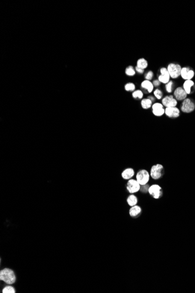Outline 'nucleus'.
Returning <instances> with one entry per match:
<instances>
[{
	"label": "nucleus",
	"instance_id": "30",
	"mask_svg": "<svg viewBox=\"0 0 195 293\" xmlns=\"http://www.w3.org/2000/svg\"><path fill=\"white\" fill-rule=\"evenodd\" d=\"M148 99H150L152 102H153V101H154V100H155L154 98L153 97H151V96H150V97H148Z\"/></svg>",
	"mask_w": 195,
	"mask_h": 293
},
{
	"label": "nucleus",
	"instance_id": "21",
	"mask_svg": "<svg viewBox=\"0 0 195 293\" xmlns=\"http://www.w3.org/2000/svg\"><path fill=\"white\" fill-rule=\"evenodd\" d=\"M2 293H15V289L11 286H7L5 287H4L2 291Z\"/></svg>",
	"mask_w": 195,
	"mask_h": 293
},
{
	"label": "nucleus",
	"instance_id": "29",
	"mask_svg": "<svg viewBox=\"0 0 195 293\" xmlns=\"http://www.w3.org/2000/svg\"><path fill=\"white\" fill-rule=\"evenodd\" d=\"M153 85L154 86H158V85H159V80L158 81V80H155L153 82Z\"/></svg>",
	"mask_w": 195,
	"mask_h": 293
},
{
	"label": "nucleus",
	"instance_id": "19",
	"mask_svg": "<svg viewBox=\"0 0 195 293\" xmlns=\"http://www.w3.org/2000/svg\"><path fill=\"white\" fill-rule=\"evenodd\" d=\"M141 107H143V108H144V109H148L152 105V101L150 99H148V98L143 99L141 101Z\"/></svg>",
	"mask_w": 195,
	"mask_h": 293
},
{
	"label": "nucleus",
	"instance_id": "8",
	"mask_svg": "<svg viewBox=\"0 0 195 293\" xmlns=\"http://www.w3.org/2000/svg\"><path fill=\"white\" fill-rule=\"evenodd\" d=\"M162 104L167 108L168 107H175L177 105V101L176 99L174 98L173 96H167L165 98H164L162 100Z\"/></svg>",
	"mask_w": 195,
	"mask_h": 293
},
{
	"label": "nucleus",
	"instance_id": "7",
	"mask_svg": "<svg viewBox=\"0 0 195 293\" xmlns=\"http://www.w3.org/2000/svg\"><path fill=\"white\" fill-rule=\"evenodd\" d=\"M195 104L191 99L189 98L185 99L183 101L181 107L182 111L183 113H190L192 112L195 110Z\"/></svg>",
	"mask_w": 195,
	"mask_h": 293
},
{
	"label": "nucleus",
	"instance_id": "26",
	"mask_svg": "<svg viewBox=\"0 0 195 293\" xmlns=\"http://www.w3.org/2000/svg\"><path fill=\"white\" fill-rule=\"evenodd\" d=\"M154 96L158 99H161L162 97V93L161 92V90H159L158 89L156 90V91L154 92Z\"/></svg>",
	"mask_w": 195,
	"mask_h": 293
},
{
	"label": "nucleus",
	"instance_id": "17",
	"mask_svg": "<svg viewBox=\"0 0 195 293\" xmlns=\"http://www.w3.org/2000/svg\"><path fill=\"white\" fill-rule=\"evenodd\" d=\"M127 202L128 205L130 207H133L135 205H136L138 202V199L136 196L134 194H131L127 197Z\"/></svg>",
	"mask_w": 195,
	"mask_h": 293
},
{
	"label": "nucleus",
	"instance_id": "4",
	"mask_svg": "<svg viewBox=\"0 0 195 293\" xmlns=\"http://www.w3.org/2000/svg\"><path fill=\"white\" fill-rule=\"evenodd\" d=\"M126 189L129 193L135 194L141 190V185L136 180L130 179L127 181Z\"/></svg>",
	"mask_w": 195,
	"mask_h": 293
},
{
	"label": "nucleus",
	"instance_id": "28",
	"mask_svg": "<svg viewBox=\"0 0 195 293\" xmlns=\"http://www.w3.org/2000/svg\"><path fill=\"white\" fill-rule=\"evenodd\" d=\"M136 69L137 71V72H138V73H143L144 72V70H143V69H140V68H139V67H138L137 66L136 68Z\"/></svg>",
	"mask_w": 195,
	"mask_h": 293
},
{
	"label": "nucleus",
	"instance_id": "24",
	"mask_svg": "<svg viewBox=\"0 0 195 293\" xmlns=\"http://www.w3.org/2000/svg\"><path fill=\"white\" fill-rule=\"evenodd\" d=\"M126 74L128 76H134L135 75V70H134L132 66H129L128 68L126 69Z\"/></svg>",
	"mask_w": 195,
	"mask_h": 293
},
{
	"label": "nucleus",
	"instance_id": "11",
	"mask_svg": "<svg viewBox=\"0 0 195 293\" xmlns=\"http://www.w3.org/2000/svg\"><path fill=\"white\" fill-rule=\"evenodd\" d=\"M161 75H160L158 77L159 81L162 83L167 84L169 82L170 77V75L168 73V70L165 68H162L161 69Z\"/></svg>",
	"mask_w": 195,
	"mask_h": 293
},
{
	"label": "nucleus",
	"instance_id": "16",
	"mask_svg": "<svg viewBox=\"0 0 195 293\" xmlns=\"http://www.w3.org/2000/svg\"><path fill=\"white\" fill-rule=\"evenodd\" d=\"M194 85V83L191 80H186L183 84V88L187 94H191L192 87Z\"/></svg>",
	"mask_w": 195,
	"mask_h": 293
},
{
	"label": "nucleus",
	"instance_id": "22",
	"mask_svg": "<svg viewBox=\"0 0 195 293\" xmlns=\"http://www.w3.org/2000/svg\"><path fill=\"white\" fill-rule=\"evenodd\" d=\"M135 85L133 83H128L125 85L124 88L127 91H132L135 90Z\"/></svg>",
	"mask_w": 195,
	"mask_h": 293
},
{
	"label": "nucleus",
	"instance_id": "12",
	"mask_svg": "<svg viewBox=\"0 0 195 293\" xmlns=\"http://www.w3.org/2000/svg\"><path fill=\"white\" fill-rule=\"evenodd\" d=\"M180 75L183 79L189 80L193 78V77L194 76V72L193 70L188 68L183 67V69H182Z\"/></svg>",
	"mask_w": 195,
	"mask_h": 293
},
{
	"label": "nucleus",
	"instance_id": "15",
	"mask_svg": "<svg viewBox=\"0 0 195 293\" xmlns=\"http://www.w3.org/2000/svg\"><path fill=\"white\" fill-rule=\"evenodd\" d=\"M141 213V208L140 206L135 205L133 207H131L129 210V215L133 218L138 217Z\"/></svg>",
	"mask_w": 195,
	"mask_h": 293
},
{
	"label": "nucleus",
	"instance_id": "10",
	"mask_svg": "<svg viewBox=\"0 0 195 293\" xmlns=\"http://www.w3.org/2000/svg\"><path fill=\"white\" fill-rule=\"evenodd\" d=\"M165 114L170 118H178L179 116L180 111L176 107H168L165 109Z\"/></svg>",
	"mask_w": 195,
	"mask_h": 293
},
{
	"label": "nucleus",
	"instance_id": "18",
	"mask_svg": "<svg viewBox=\"0 0 195 293\" xmlns=\"http://www.w3.org/2000/svg\"><path fill=\"white\" fill-rule=\"evenodd\" d=\"M141 87L146 90H147L148 93H151L153 90V84H152L149 80H145L141 83Z\"/></svg>",
	"mask_w": 195,
	"mask_h": 293
},
{
	"label": "nucleus",
	"instance_id": "6",
	"mask_svg": "<svg viewBox=\"0 0 195 293\" xmlns=\"http://www.w3.org/2000/svg\"><path fill=\"white\" fill-rule=\"evenodd\" d=\"M167 70L172 78H177L181 75L182 69L179 64L171 63L168 66Z\"/></svg>",
	"mask_w": 195,
	"mask_h": 293
},
{
	"label": "nucleus",
	"instance_id": "2",
	"mask_svg": "<svg viewBox=\"0 0 195 293\" xmlns=\"http://www.w3.org/2000/svg\"><path fill=\"white\" fill-rule=\"evenodd\" d=\"M164 174V166L161 164H156L151 167L150 170V176L154 180H159L162 177Z\"/></svg>",
	"mask_w": 195,
	"mask_h": 293
},
{
	"label": "nucleus",
	"instance_id": "14",
	"mask_svg": "<svg viewBox=\"0 0 195 293\" xmlns=\"http://www.w3.org/2000/svg\"><path fill=\"white\" fill-rule=\"evenodd\" d=\"M135 170L132 168H127L122 173V177L124 180H130L135 176Z\"/></svg>",
	"mask_w": 195,
	"mask_h": 293
},
{
	"label": "nucleus",
	"instance_id": "3",
	"mask_svg": "<svg viewBox=\"0 0 195 293\" xmlns=\"http://www.w3.org/2000/svg\"><path fill=\"white\" fill-rule=\"evenodd\" d=\"M150 174L146 170L143 169L140 170L136 175V180L141 186L147 185L150 180Z\"/></svg>",
	"mask_w": 195,
	"mask_h": 293
},
{
	"label": "nucleus",
	"instance_id": "5",
	"mask_svg": "<svg viewBox=\"0 0 195 293\" xmlns=\"http://www.w3.org/2000/svg\"><path fill=\"white\" fill-rule=\"evenodd\" d=\"M148 193L155 199H159L163 195V191L161 186L158 184H153L149 187Z\"/></svg>",
	"mask_w": 195,
	"mask_h": 293
},
{
	"label": "nucleus",
	"instance_id": "9",
	"mask_svg": "<svg viewBox=\"0 0 195 293\" xmlns=\"http://www.w3.org/2000/svg\"><path fill=\"white\" fill-rule=\"evenodd\" d=\"M153 113L158 117L162 116L164 113L165 110L163 108V105L160 103H155L153 105Z\"/></svg>",
	"mask_w": 195,
	"mask_h": 293
},
{
	"label": "nucleus",
	"instance_id": "20",
	"mask_svg": "<svg viewBox=\"0 0 195 293\" xmlns=\"http://www.w3.org/2000/svg\"><path fill=\"white\" fill-rule=\"evenodd\" d=\"M147 61L144 59H139L137 61V67L141 69H144L147 67Z\"/></svg>",
	"mask_w": 195,
	"mask_h": 293
},
{
	"label": "nucleus",
	"instance_id": "25",
	"mask_svg": "<svg viewBox=\"0 0 195 293\" xmlns=\"http://www.w3.org/2000/svg\"><path fill=\"white\" fill-rule=\"evenodd\" d=\"M172 85H173V83L172 81H169L167 85H166V90L168 93H171L172 90Z\"/></svg>",
	"mask_w": 195,
	"mask_h": 293
},
{
	"label": "nucleus",
	"instance_id": "27",
	"mask_svg": "<svg viewBox=\"0 0 195 293\" xmlns=\"http://www.w3.org/2000/svg\"><path fill=\"white\" fill-rule=\"evenodd\" d=\"M153 77V73L152 72L150 71L146 76V78L147 79V80H150L152 79Z\"/></svg>",
	"mask_w": 195,
	"mask_h": 293
},
{
	"label": "nucleus",
	"instance_id": "1",
	"mask_svg": "<svg viewBox=\"0 0 195 293\" xmlns=\"http://www.w3.org/2000/svg\"><path fill=\"white\" fill-rule=\"evenodd\" d=\"M0 280L8 285H11L16 281V276L12 270L5 268L0 272Z\"/></svg>",
	"mask_w": 195,
	"mask_h": 293
},
{
	"label": "nucleus",
	"instance_id": "23",
	"mask_svg": "<svg viewBox=\"0 0 195 293\" xmlns=\"http://www.w3.org/2000/svg\"><path fill=\"white\" fill-rule=\"evenodd\" d=\"M143 97V93L140 90H136L133 93V97L136 99H141Z\"/></svg>",
	"mask_w": 195,
	"mask_h": 293
},
{
	"label": "nucleus",
	"instance_id": "13",
	"mask_svg": "<svg viewBox=\"0 0 195 293\" xmlns=\"http://www.w3.org/2000/svg\"><path fill=\"white\" fill-rule=\"evenodd\" d=\"M187 94H188L186 93L185 90L181 87L177 88L174 92V96L175 97L176 99L179 101L185 99L187 96Z\"/></svg>",
	"mask_w": 195,
	"mask_h": 293
}]
</instances>
